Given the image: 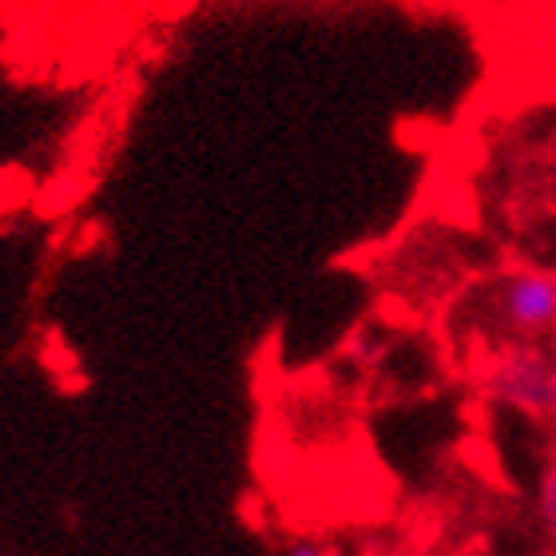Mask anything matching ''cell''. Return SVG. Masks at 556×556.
Instances as JSON below:
<instances>
[{
    "instance_id": "obj_1",
    "label": "cell",
    "mask_w": 556,
    "mask_h": 556,
    "mask_svg": "<svg viewBox=\"0 0 556 556\" xmlns=\"http://www.w3.org/2000/svg\"><path fill=\"white\" fill-rule=\"evenodd\" d=\"M489 402L533 421H556V354L529 342H513L489 362L481 378Z\"/></svg>"
},
{
    "instance_id": "obj_2",
    "label": "cell",
    "mask_w": 556,
    "mask_h": 556,
    "mask_svg": "<svg viewBox=\"0 0 556 556\" xmlns=\"http://www.w3.org/2000/svg\"><path fill=\"white\" fill-rule=\"evenodd\" d=\"M497 318L521 338L556 330V275L545 270L509 275L497 287Z\"/></svg>"
},
{
    "instance_id": "obj_3",
    "label": "cell",
    "mask_w": 556,
    "mask_h": 556,
    "mask_svg": "<svg viewBox=\"0 0 556 556\" xmlns=\"http://www.w3.org/2000/svg\"><path fill=\"white\" fill-rule=\"evenodd\" d=\"M536 521L545 529L548 545L556 548V457H548L536 481Z\"/></svg>"
},
{
    "instance_id": "obj_4",
    "label": "cell",
    "mask_w": 556,
    "mask_h": 556,
    "mask_svg": "<svg viewBox=\"0 0 556 556\" xmlns=\"http://www.w3.org/2000/svg\"><path fill=\"white\" fill-rule=\"evenodd\" d=\"M282 556H330V548H326L323 541H311V536H302V541H290V545L282 548Z\"/></svg>"
}]
</instances>
